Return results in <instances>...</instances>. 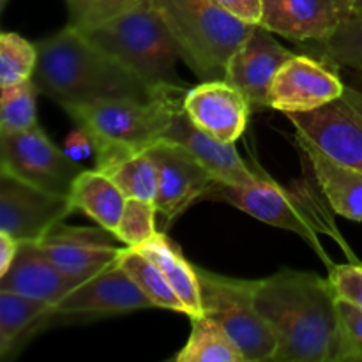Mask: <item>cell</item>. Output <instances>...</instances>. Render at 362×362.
<instances>
[{"mask_svg": "<svg viewBox=\"0 0 362 362\" xmlns=\"http://www.w3.org/2000/svg\"><path fill=\"white\" fill-rule=\"evenodd\" d=\"M7 4H9V0H0V11H4L7 7Z\"/></svg>", "mask_w": 362, "mask_h": 362, "instance_id": "cell-39", "label": "cell"}, {"mask_svg": "<svg viewBox=\"0 0 362 362\" xmlns=\"http://www.w3.org/2000/svg\"><path fill=\"white\" fill-rule=\"evenodd\" d=\"M198 269L204 315L216 322L246 362L274 361L278 341L255 306L257 279L228 278Z\"/></svg>", "mask_w": 362, "mask_h": 362, "instance_id": "cell-7", "label": "cell"}, {"mask_svg": "<svg viewBox=\"0 0 362 362\" xmlns=\"http://www.w3.org/2000/svg\"><path fill=\"white\" fill-rule=\"evenodd\" d=\"M37 66L32 81L39 94L59 103L64 110L101 99H148L184 88L151 87L147 81L88 41L76 27L37 42Z\"/></svg>", "mask_w": 362, "mask_h": 362, "instance_id": "cell-2", "label": "cell"}, {"mask_svg": "<svg viewBox=\"0 0 362 362\" xmlns=\"http://www.w3.org/2000/svg\"><path fill=\"white\" fill-rule=\"evenodd\" d=\"M187 90L166 92L148 101L101 99L66 112L92 138L98 165L119 156L145 152L165 140L173 119L182 110Z\"/></svg>", "mask_w": 362, "mask_h": 362, "instance_id": "cell-5", "label": "cell"}, {"mask_svg": "<svg viewBox=\"0 0 362 362\" xmlns=\"http://www.w3.org/2000/svg\"><path fill=\"white\" fill-rule=\"evenodd\" d=\"M293 55L274 37V32L257 25L230 59L225 80L243 92L255 112L265 110L276 73Z\"/></svg>", "mask_w": 362, "mask_h": 362, "instance_id": "cell-15", "label": "cell"}, {"mask_svg": "<svg viewBox=\"0 0 362 362\" xmlns=\"http://www.w3.org/2000/svg\"><path fill=\"white\" fill-rule=\"evenodd\" d=\"M279 2H281V0H264V16L269 13V11L274 9V7L278 6ZM262 21H264V20H262Z\"/></svg>", "mask_w": 362, "mask_h": 362, "instance_id": "cell-37", "label": "cell"}, {"mask_svg": "<svg viewBox=\"0 0 362 362\" xmlns=\"http://www.w3.org/2000/svg\"><path fill=\"white\" fill-rule=\"evenodd\" d=\"M21 240L14 239L7 232L0 230V276L6 274L9 271L11 264H13L14 257H16L18 250H20Z\"/></svg>", "mask_w": 362, "mask_h": 362, "instance_id": "cell-36", "label": "cell"}, {"mask_svg": "<svg viewBox=\"0 0 362 362\" xmlns=\"http://www.w3.org/2000/svg\"><path fill=\"white\" fill-rule=\"evenodd\" d=\"M147 152L159 172L156 211L165 219V226H170L194 202L204 198L214 177L186 147L175 141L161 140Z\"/></svg>", "mask_w": 362, "mask_h": 362, "instance_id": "cell-13", "label": "cell"}, {"mask_svg": "<svg viewBox=\"0 0 362 362\" xmlns=\"http://www.w3.org/2000/svg\"><path fill=\"white\" fill-rule=\"evenodd\" d=\"M329 278L283 269L257 279L255 306L278 341L272 362H332L338 310Z\"/></svg>", "mask_w": 362, "mask_h": 362, "instance_id": "cell-1", "label": "cell"}, {"mask_svg": "<svg viewBox=\"0 0 362 362\" xmlns=\"http://www.w3.org/2000/svg\"><path fill=\"white\" fill-rule=\"evenodd\" d=\"M154 304L115 264L87 279L53 306L55 324H90L134 311L152 310Z\"/></svg>", "mask_w": 362, "mask_h": 362, "instance_id": "cell-10", "label": "cell"}, {"mask_svg": "<svg viewBox=\"0 0 362 362\" xmlns=\"http://www.w3.org/2000/svg\"><path fill=\"white\" fill-rule=\"evenodd\" d=\"M64 152H66L73 161L81 163L85 161V159L90 158L92 154H95V148L87 131H85L83 127L76 126V129L71 131V133L67 134L66 141H64Z\"/></svg>", "mask_w": 362, "mask_h": 362, "instance_id": "cell-35", "label": "cell"}, {"mask_svg": "<svg viewBox=\"0 0 362 362\" xmlns=\"http://www.w3.org/2000/svg\"><path fill=\"white\" fill-rule=\"evenodd\" d=\"M338 331L332 362H362V308L345 299H336Z\"/></svg>", "mask_w": 362, "mask_h": 362, "instance_id": "cell-31", "label": "cell"}, {"mask_svg": "<svg viewBox=\"0 0 362 362\" xmlns=\"http://www.w3.org/2000/svg\"><path fill=\"white\" fill-rule=\"evenodd\" d=\"M156 205L154 202L127 198L115 230L117 240L129 247H141L158 233L156 230Z\"/></svg>", "mask_w": 362, "mask_h": 362, "instance_id": "cell-30", "label": "cell"}, {"mask_svg": "<svg viewBox=\"0 0 362 362\" xmlns=\"http://www.w3.org/2000/svg\"><path fill=\"white\" fill-rule=\"evenodd\" d=\"M78 285L76 279L64 274L41 251L37 243L21 240L20 250L11 264L9 271L0 276V290L20 293L25 297L59 304Z\"/></svg>", "mask_w": 362, "mask_h": 362, "instance_id": "cell-19", "label": "cell"}, {"mask_svg": "<svg viewBox=\"0 0 362 362\" xmlns=\"http://www.w3.org/2000/svg\"><path fill=\"white\" fill-rule=\"evenodd\" d=\"M296 134L341 165L362 172V87L345 85L336 101L306 113L286 115Z\"/></svg>", "mask_w": 362, "mask_h": 362, "instance_id": "cell-9", "label": "cell"}, {"mask_svg": "<svg viewBox=\"0 0 362 362\" xmlns=\"http://www.w3.org/2000/svg\"><path fill=\"white\" fill-rule=\"evenodd\" d=\"M345 85L334 67L311 55H293L276 73L269 90V108L306 113L336 101Z\"/></svg>", "mask_w": 362, "mask_h": 362, "instance_id": "cell-12", "label": "cell"}, {"mask_svg": "<svg viewBox=\"0 0 362 362\" xmlns=\"http://www.w3.org/2000/svg\"><path fill=\"white\" fill-rule=\"evenodd\" d=\"M69 200L76 211L85 212L99 226L115 233L127 198L106 173L83 170L73 182Z\"/></svg>", "mask_w": 362, "mask_h": 362, "instance_id": "cell-23", "label": "cell"}, {"mask_svg": "<svg viewBox=\"0 0 362 362\" xmlns=\"http://www.w3.org/2000/svg\"><path fill=\"white\" fill-rule=\"evenodd\" d=\"M184 112L191 122L212 138L235 144L244 134L253 112L239 88L226 80L202 81L184 98Z\"/></svg>", "mask_w": 362, "mask_h": 362, "instance_id": "cell-16", "label": "cell"}, {"mask_svg": "<svg viewBox=\"0 0 362 362\" xmlns=\"http://www.w3.org/2000/svg\"><path fill=\"white\" fill-rule=\"evenodd\" d=\"M74 211L67 194L0 173V230L14 239L39 243Z\"/></svg>", "mask_w": 362, "mask_h": 362, "instance_id": "cell-11", "label": "cell"}, {"mask_svg": "<svg viewBox=\"0 0 362 362\" xmlns=\"http://www.w3.org/2000/svg\"><path fill=\"white\" fill-rule=\"evenodd\" d=\"M69 13V25L76 28L98 25L144 0H64Z\"/></svg>", "mask_w": 362, "mask_h": 362, "instance_id": "cell-32", "label": "cell"}, {"mask_svg": "<svg viewBox=\"0 0 362 362\" xmlns=\"http://www.w3.org/2000/svg\"><path fill=\"white\" fill-rule=\"evenodd\" d=\"M151 87L184 88L177 74L180 49L154 0H144L98 25L78 28Z\"/></svg>", "mask_w": 362, "mask_h": 362, "instance_id": "cell-4", "label": "cell"}, {"mask_svg": "<svg viewBox=\"0 0 362 362\" xmlns=\"http://www.w3.org/2000/svg\"><path fill=\"white\" fill-rule=\"evenodd\" d=\"M37 59V45L16 32H4L0 35V87L32 80Z\"/></svg>", "mask_w": 362, "mask_h": 362, "instance_id": "cell-29", "label": "cell"}, {"mask_svg": "<svg viewBox=\"0 0 362 362\" xmlns=\"http://www.w3.org/2000/svg\"><path fill=\"white\" fill-rule=\"evenodd\" d=\"M83 172L37 126L20 133H0V173L57 194H67Z\"/></svg>", "mask_w": 362, "mask_h": 362, "instance_id": "cell-8", "label": "cell"}, {"mask_svg": "<svg viewBox=\"0 0 362 362\" xmlns=\"http://www.w3.org/2000/svg\"><path fill=\"white\" fill-rule=\"evenodd\" d=\"M214 2L247 25H262L264 20V0H214Z\"/></svg>", "mask_w": 362, "mask_h": 362, "instance_id": "cell-34", "label": "cell"}, {"mask_svg": "<svg viewBox=\"0 0 362 362\" xmlns=\"http://www.w3.org/2000/svg\"><path fill=\"white\" fill-rule=\"evenodd\" d=\"M95 170L106 173L119 186L126 198L154 202L159 187L158 165L147 151L119 156L95 165Z\"/></svg>", "mask_w": 362, "mask_h": 362, "instance_id": "cell-24", "label": "cell"}, {"mask_svg": "<svg viewBox=\"0 0 362 362\" xmlns=\"http://www.w3.org/2000/svg\"><path fill=\"white\" fill-rule=\"evenodd\" d=\"M329 281L336 297L354 303L362 308V264L350 262V264L331 265Z\"/></svg>", "mask_w": 362, "mask_h": 362, "instance_id": "cell-33", "label": "cell"}, {"mask_svg": "<svg viewBox=\"0 0 362 362\" xmlns=\"http://www.w3.org/2000/svg\"><path fill=\"white\" fill-rule=\"evenodd\" d=\"M332 67H350L362 73V11H354L325 41L306 45Z\"/></svg>", "mask_w": 362, "mask_h": 362, "instance_id": "cell-27", "label": "cell"}, {"mask_svg": "<svg viewBox=\"0 0 362 362\" xmlns=\"http://www.w3.org/2000/svg\"><path fill=\"white\" fill-rule=\"evenodd\" d=\"M296 141L306 156L334 214L362 223V172L341 165L322 152L317 145L296 134Z\"/></svg>", "mask_w": 362, "mask_h": 362, "instance_id": "cell-20", "label": "cell"}, {"mask_svg": "<svg viewBox=\"0 0 362 362\" xmlns=\"http://www.w3.org/2000/svg\"><path fill=\"white\" fill-rule=\"evenodd\" d=\"M37 87L32 80L2 87L0 95V133H20L37 126L35 95Z\"/></svg>", "mask_w": 362, "mask_h": 362, "instance_id": "cell-28", "label": "cell"}, {"mask_svg": "<svg viewBox=\"0 0 362 362\" xmlns=\"http://www.w3.org/2000/svg\"><path fill=\"white\" fill-rule=\"evenodd\" d=\"M140 250L145 257L151 258L161 272L166 281L177 293L180 303L186 308L187 317H200L204 315L202 304V285L198 278V269L182 255L180 247L173 244L165 233L158 232Z\"/></svg>", "mask_w": 362, "mask_h": 362, "instance_id": "cell-22", "label": "cell"}, {"mask_svg": "<svg viewBox=\"0 0 362 362\" xmlns=\"http://www.w3.org/2000/svg\"><path fill=\"white\" fill-rule=\"evenodd\" d=\"M165 140L175 141V144L186 147L209 170L216 182L233 184V186H253L262 180L271 179V177L260 175L251 170L237 152L235 144L221 141L198 129L186 115L184 106L173 119Z\"/></svg>", "mask_w": 362, "mask_h": 362, "instance_id": "cell-18", "label": "cell"}, {"mask_svg": "<svg viewBox=\"0 0 362 362\" xmlns=\"http://www.w3.org/2000/svg\"><path fill=\"white\" fill-rule=\"evenodd\" d=\"M352 13L345 0H281L265 14L262 25L306 46L325 41Z\"/></svg>", "mask_w": 362, "mask_h": 362, "instance_id": "cell-17", "label": "cell"}, {"mask_svg": "<svg viewBox=\"0 0 362 362\" xmlns=\"http://www.w3.org/2000/svg\"><path fill=\"white\" fill-rule=\"evenodd\" d=\"M180 49L200 80H225L233 53L257 25H247L214 0H154Z\"/></svg>", "mask_w": 362, "mask_h": 362, "instance_id": "cell-6", "label": "cell"}, {"mask_svg": "<svg viewBox=\"0 0 362 362\" xmlns=\"http://www.w3.org/2000/svg\"><path fill=\"white\" fill-rule=\"evenodd\" d=\"M308 168L310 175H304L288 187L279 186L272 179H265L253 186H233L214 180L202 200L225 202L265 225L290 230L311 244L327 262L329 258L322 250L318 235H329L343 247L350 260L356 262L349 244L343 240L338 226L334 225V211L310 165Z\"/></svg>", "mask_w": 362, "mask_h": 362, "instance_id": "cell-3", "label": "cell"}, {"mask_svg": "<svg viewBox=\"0 0 362 362\" xmlns=\"http://www.w3.org/2000/svg\"><path fill=\"white\" fill-rule=\"evenodd\" d=\"M48 325H53V304L0 290V359L7 361Z\"/></svg>", "mask_w": 362, "mask_h": 362, "instance_id": "cell-21", "label": "cell"}, {"mask_svg": "<svg viewBox=\"0 0 362 362\" xmlns=\"http://www.w3.org/2000/svg\"><path fill=\"white\" fill-rule=\"evenodd\" d=\"M113 239H117L115 233L99 225L88 228L60 223L37 244L64 274L83 283L119 264L126 246H117Z\"/></svg>", "mask_w": 362, "mask_h": 362, "instance_id": "cell-14", "label": "cell"}, {"mask_svg": "<svg viewBox=\"0 0 362 362\" xmlns=\"http://www.w3.org/2000/svg\"><path fill=\"white\" fill-rule=\"evenodd\" d=\"M354 11H362V0H345Z\"/></svg>", "mask_w": 362, "mask_h": 362, "instance_id": "cell-38", "label": "cell"}, {"mask_svg": "<svg viewBox=\"0 0 362 362\" xmlns=\"http://www.w3.org/2000/svg\"><path fill=\"white\" fill-rule=\"evenodd\" d=\"M191 334L173 357L177 362H246L226 332L207 315L189 317Z\"/></svg>", "mask_w": 362, "mask_h": 362, "instance_id": "cell-25", "label": "cell"}, {"mask_svg": "<svg viewBox=\"0 0 362 362\" xmlns=\"http://www.w3.org/2000/svg\"><path fill=\"white\" fill-rule=\"evenodd\" d=\"M119 265L133 279L134 285L145 293V297L154 304V308L186 315V308L173 292L170 283L166 281L161 269L151 258L145 257L140 250L129 246L124 247L119 258Z\"/></svg>", "mask_w": 362, "mask_h": 362, "instance_id": "cell-26", "label": "cell"}]
</instances>
